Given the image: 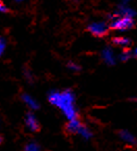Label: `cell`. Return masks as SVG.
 I'll return each mask as SVG.
<instances>
[{
  "instance_id": "6da1fadb",
  "label": "cell",
  "mask_w": 137,
  "mask_h": 151,
  "mask_svg": "<svg viewBox=\"0 0 137 151\" xmlns=\"http://www.w3.org/2000/svg\"><path fill=\"white\" fill-rule=\"evenodd\" d=\"M109 27L111 30H128L135 28V22L130 16H125L123 18H119L118 15H114L111 17Z\"/></svg>"
},
{
  "instance_id": "7a4b0ae2",
  "label": "cell",
  "mask_w": 137,
  "mask_h": 151,
  "mask_svg": "<svg viewBox=\"0 0 137 151\" xmlns=\"http://www.w3.org/2000/svg\"><path fill=\"white\" fill-rule=\"evenodd\" d=\"M87 31L91 32L93 37L96 38H105L109 35L110 32V27H109V24L105 22H96V23H91L87 26Z\"/></svg>"
},
{
  "instance_id": "3957f363",
  "label": "cell",
  "mask_w": 137,
  "mask_h": 151,
  "mask_svg": "<svg viewBox=\"0 0 137 151\" xmlns=\"http://www.w3.org/2000/svg\"><path fill=\"white\" fill-rule=\"evenodd\" d=\"M83 127H84V124L82 123V121L80 120L78 116H76V117L71 119L70 122L64 124L62 130H64L66 136L70 137V136H74L76 133H80Z\"/></svg>"
},
{
  "instance_id": "277c9868",
  "label": "cell",
  "mask_w": 137,
  "mask_h": 151,
  "mask_svg": "<svg viewBox=\"0 0 137 151\" xmlns=\"http://www.w3.org/2000/svg\"><path fill=\"white\" fill-rule=\"evenodd\" d=\"M26 124H27V126H28V128L30 129L31 131H33V132H40L41 128H42L40 123H39V121L36 120L34 115H33L31 111L27 113V115H26Z\"/></svg>"
},
{
  "instance_id": "5b68a950",
  "label": "cell",
  "mask_w": 137,
  "mask_h": 151,
  "mask_svg": "<svg viewBox=\"0 0 137 151\" xmlns=\"http://www.w3.org/2000/svg\"><path fill=\"white\" fill-rule=\"evenodd\" d=\"M111 43L115 46H130L132 44V41L128 38H124V37H115V38L111 39Z\"/></svg>"
},
{
  "instance_id": "8992f818",
  "label": "cell",
  "mask_w": 137,
  "mask_h": 151,
  "mask_svg": "<svg viewBox=\"0 0 137 151\" xmlns=\"http://www.w3.org/2000/svg\"><path fill=\"white\" fill-rule=\"evenodd\" d=\"M118 136L121 137V138L123 139L124 141H126V142H129V143H136V139L134 138V137L131 134L129 131H126V130H118Z\"/></svg>"
},
{
  "instance_id": "52a82bcc",
  "label": "cell",
  "mask_w": 137,
  "mask_h": 151,
  "mask_svg": "<svg viewBox=\"0 0 137 151\" xmlns=\"http://www.w3.org/2000/svg\"><path fill=\"white\" fill-rule=\"evenodd\" d=\"M22 100L24 101L25 103H26L28 106H30L31 109H38L39 107V104L38 103L34 101V100L32 99V98L30 97L29 95H27V94H23L22 95Z\"/></svg>"
},
{
  "instance_id": "ba28073f",
  "label": "cell",
  "mask_w": 137,
  "mask_h": 151,
  "mask_svg": "<svg viewBox=\"0 0 137 151\" xmlns=\"http://www.w3.org/2000/svg\"><path fill=\"white\" fill-rule=\"evenodd\" d=\"M130 56H131V49L128 48V46L125 47V48L123 49L122 54H121V60H122L123 62H127V60L130 58Z\"/></svg>"
},
{
  "instance_id": "9c48e42d",
  "label": "cell",
  "mask_w": 137,
  "mask_h": 151,
  "mask_svg": "<svg viewBox=\"0 0 137 151\" xmlns=\"http://www.w3.org/2000/svg\"><path fill=\"white\" fill-rule=\"evenodd\" d=\"M23 72H24V75L26 76L27 80H28L30 83H32L33 82V76H32V72H31V70L29 69V68H27V66H25L24 68H23Z\"/></svg>"
},
{
  "instance_id": "30bf717a",
  "label": "cell",
  "mask_w": 137,
  "mask_h": 151,
  "mask_svg": "<svg viewBox=\"0 0 137 151\" xmlns=\"http://www.w3.org/2000/svg\"><path fill=\"white\" fill-rule=\"evenodd\" d=\"M25 150H39L40 149V146H39L36 143H29L25 146Z\"/></svg>"
},
{
  "instance_id": "8fae6325",
  "label": "cell",
  "mask_w": 137,
  "mask_h": 151,
  "mask_svg": "<svg viewBox=\"0 0 137 151\" xmlns=\"http://www.w3.org/2000/svg\"><path fill=\"white\" fill-rule=\"evenodd\" d=\"M68 68H71V69H73V70H75V71H79L80 69H81V68H80L79 66H78V65H76V64H74V63H68Z\"/></svg>"
},
{
  "instance_id": "7c38bea8",
  "label": "cell",
  "mask_w": 137,
  "mask_h": 151,
  "mask_svg": "<svg viewBox=\"0 0 137 151\" xmlns=\"http://www.w3.org/2000/svg\"><path fill=\"white\" fill-rule=\"evenodd\" d=\"M0 11L2 12V13H11V9H7V7L5 6L4 4H3V2H2V1H1V2H0Z\"/></svg>"
},
{
  "instance_id": "4fadbf2b",
  "label": "cell",
  "mask_w": 137,
  "mask_h": 151,
  "mask_svg": "<svg viewBox=\"0 0 137 151\" xmlns=\"http://www.w3.org/2000/svg\"><path fill=\"white\" fill-rule=\"evenodd\" d=\"M5 49V41L3 38H1V49H0V53L3 54V51H4Z\"/></svg>"
},
{
  "instance_id": "5bb4252c",
  "label": "cell",
  "mask_w": 137,
  "mask_h": 151,
  "mask_svg": "<svg viewBox=\"0 0 137 151\" xmlns=\"http://www.w3.org/2000/svg\"><path fill=\"white\" fill-rule=\"evenodd\" d=\"M134 56L137 58V49H136V50H135V51H134Z\"/></svg>"
},
{
  "instance_id": "9a60e30c",
  "label": "cell",
  "mask_w": 137,
  "mask_h": 151,
  "mask_svg": "<svg viewBox=\"0 0 137 151\" xmlns=\"http://www.w3.org/2000/svg\"><path fill=\"white\" fill-rule=\"evenodd\" d=\"M15 1H17V2H21L22 0H15Z\"/></svg>"
}]
</instances>
